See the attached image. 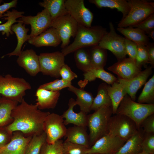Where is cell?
<instances>
[{
  "label": "cell",
  "instance_id": "3957f363",
  "mask_svg": "<svg viewBox=\"0 0 154 154\" xmlns=\"http://www.w3.org/2000/svg\"><path fill=\"white\" fill-rule=\"evenodd\" d=\"M154 113V104L135 102L127 94L121 102L116 114L127 117L135 123L139 129L143 120Z\"/></svg>",
  "mask_w": 154,
  "mask_h": 154
},
{
  "label": "cell",
  "instance_id": "ab89813d",
  "mask_svg": "<svg viewBox=\"0 0 154 154\" xmlns=\"http://www.w3.org/2000/svg\"><path fill=\"white\" fill-rule=\"evenodd\" d=\"M71 85V82H68L62 79H58L42 84L38 88L52 91H57L66 88H68Z\"/></svg>",
  "mask_w": 154,
  "mask_h": 154
},
{
  "label": "cell",
  "instance_id": "db71d44e",
  "mask_svg": "<svg viewBox=\"0 0 154 154\" xmlns=\"http://www.w3.org/2000/svg\"><path fill=\"white\" fill-rule=\"evenodd\" d=\"M1 97V96L0 95V98Z\"/></svg>",
  "mask_w": 154,
  "mask_h": 154
},
{
  "label": "cell",
  "instance_id": "836d02e7",
  "mask_svg": "<svg viewBox=\"0 0 154 154\" xmlns=\"http://www.w3.org/2000/svg\"><path fill=\"white\" fill-rule=\"evenodd\" d=\"M107 85L105 83H102L99 86L97 95L93 100L91 110L95 111L103 106H112V102L106 89Z\"/></svg>",
  "mask_w": 154,
  "mask_h": 154
},
{
  "label": "cell",
  "instance_id": "ba28073f",
  "mask_svg": "<svg viewBox=\"0 0 154 154\" xmlns=\"http://www.w3.org/2000/svg\"><path fill=\"white\" fill-rule=\"evenodd\" d=\"M110 31L102 38L98 46L111 51L119 61L125 58L127 55L125 49V38L117 34L114 25L109 23Z\"/></svg>",
  "mask_w": 154,
  "mask_h": 154
},
{
  "label": "cell",
  "instance_id": "603a6c76",
  "mask_svg": "<svg viewBox=\"0 0 154 154\" xmlns=\"http://www.w3.org/2000/svg\"><path fill=\"white\" fill-rule=\"evenodd\" d=\"M68 90L74 93L77 96L76 100L80 111L87 114L91 111V107L94 99L92 94L82 88H78L72 85Z\"/></svg>",
  "mask_w": 154,
  "mask_h": 154
},
{
  "label": "cell",
  "instance_id": "4316f807",
  "mask_svg": "<svg viewBox=\"0 0 154 154\" xmlns=\"http://www.w3.org/2000/svg\"><path fill=\"white\" fill-rule=\"evenodd\" d=\"M84 85L88 82H92L96 78L101 79L109 85H112L117 81L114 75L105 71L104 68H91L83 74Z\"/></svg>",
  "mask_w": 154,
  "mask_h": 154
},
{
  "label": "cell",
  "instance_id": "52a82bcc",
  "mask_svg": "<svg viewBox=\"0 0 154 154\" xmlns=\"http://www.w3.org/2000/svg\"><path fill=\"white\" fill-rule=\"evenodd\" d=\"M139 130L136 124L130 118L124 115L116 114L110 117L107 134L126 141Z\"/></svg>",
  "mask_w": 154,
  "mask_h": 154
},
{
  "label": "cell",
  "instance_id": "9c48e42d",
  "mask_svg": "<svg viewBox=\"0 0 154 154\" xmlns=\"http://www.w3.org/2000/svg\"><path fill=\"white\" fill-rule=\"evenodd\" d=\"M57 31L60 38V47L63 48L69 45L71 37L74 38L77 30V22L68 13L52 21L49 27Z\"/></svg>",
  "mask_w": 154,
  "mask_h": 154
},
{
  "label": "cell",
  "instance_id": "484cf974",
  "mask_svg": "<svg viewBox=\"0 0 154 154\" xmlns=\"http://www.w3.org/2000/svg\"><path fill=\"white\" fill-rule=\"evenodd\" d=\"M18 103L1 96L0 98V127L11 123L13 119L11 116L13 110Z\"/></svg>",
  "mask_w": 154,
  "mask_h": 154
},
{
  "label": "cell",
  "instance_id": "5b68a950",
  "mask_svg": "<svg viewBox=\"0 0 154 154\" xmlns=\"http://www.w3.org/2000/svg\"><path fill=\"white\" fill-rule=\"evenodd\" d=\"M24 79L13 77L10 74L0 75V95L8 99L21 103L26 91L31 89Z\"/></svg>",
  "mask_w": 154,
  "mask_h": 154
},
{
  "label": "cell",
  "instance_id": "cb8c5ba5",
  "mask_svg": "<svg viewBox=\"0 0 154 154\" xmlns=\"http://www.w3.org/2000/svg\"><path fill=\"white\" fill-rule=\"evenodd\" d=\"M11 30L16 35L17 45L13 52L7 54L5 56L8 55L9 57L12 56H19L22 51L21 48L23 44L31 38L30 35L27 34L29 29L25 27V25L19 21L17 23L12 25Z\"/></svg>",
  "mask_w": 154,
  "mask_h": 154
},
{
  "label": "cell",
  "instance_id": "83f0119b",
  "mask_svg": "<svg viewBox=\"0 0 154 154\" xmlns=\"http://www.w3.org/2000/svg\"><path fill=\"white\" fill-rule=\"evenodd\" d=\"M65 1V0H44L38 4L48 11L52 21L68 13Z\"/></svg>",
  "mask_w": 154,
  "mask_h": 154
},
{
  "label": "cell",
  "instance_id": "7a4b0ae2",
  "mask_svg": "<svg viewBox=\"0 0 154 154\" xmlns=\"http://www.w3.org/2000/svg\"><path fill=\"white\" fill-rule=\"evenodd\" d=\"M108 32L106 28L101 26L88 27L78 24L74 41L62 48L61 52L65 56L78 49L98 45L102 38Z\"/></svg>",
  "mask_w": 154,
  "mask_h": 154
},
{
  "label": "cell",
  "instance_id": "d590c367",
  "mask_svg": "<svg viewBox=\"0 0 154 154\" xmlns=\"http://www.w3.org/2000/svg\"><path fill=\"white\" fill-rule=\"evenodd\" d=\"M144 87L139 96L138 103L154 104V75L145 84Z\"/></svg>",
  "mask_w": 154,
  "mask_h": 154
},
{
  "label": "cell",
  "instance_id": "30bf717a",
  "mask_svg": "<svg viewBox=\"0 0 154 154\" xmlns=\"http://www.w3.org/2000/svg\"><path fill=\"white\" fill-rule=\"evenodd\" d=\"M67 129L62 115L55 113H50L43 123V130L46 135V142L54 143L65 136Z\"/></svg>",
  "mask_w": 154,
  "mask_h": 154
},
{
  "label": "cell",
  "instance_id": "d4e9b609",
  "mask_svg": "<svg viewBox=\"0 0 154 154\" xmlns=\"http://www.w3.org/2000/svg\"><path fill=\"white\" fill-rule=\"evenodd\" d=\"M117 30L125 38L135 42L137 45L146 46L149 43V37L141 30L132 27L117 28Z\"/></svg>",
  "mask_w": 154,
  "mask_h": 154
},
{
  "label": "cell",
  "instance_id": "b9f144b4",
  "mask_svg": "<svg viewBox=\"0 0 154 154\" xmlns=\"http://www.w3.org/2000/svg\"><path fill=\"white\" fill-rule=\"evenodd\" d=\"M141 151L151 154L154 153V133H146L141 144Z\"/></svg>",
  "mask_w": 154,
  "mask_h": 154
},
{
  "label": "cell",
  "instance_id": "74e56055",
  "mask_svg": "<svg viewBox=\"0 0 154 154\" xmlns=\"http://www.w3.org/2000/svg\"><path fill=\"white\" fill-rule=\"evenodd\" d=\"M88 148L72 143L67 140L63 143V154H86V152Z\"/></svg>",
  "mask_w": 154,
  "mask_h": 154
},
{
  "label": "cell",
  "instance_id": "e575fe53",
  "mask_svg": "<svg viewBox=\"0 0 154 154\" xmlns=\"http://www.w3.org/2000/svg\"><path fill=\"white\" fill-rule=\"evenodd\" d=\"M74 59L77 68L84 73L91 68L89 50L82 48L75 51Z\"/></svg>",
  "mask_w": 154,
  "mask_h": 154
},
{
  "label": "cell",
  "instance_id": "ffe728a7",
  "mask_svg": "<svg viewBox=\"0 0 154 154\" xmlns=\"http://www.w3.org/2000/svg\"><path fill=\"white\" fill-rule=\"evenodd\" d=\"M60 91H52L38 88L36 92V104L40 110L54 109L60 96Z\"/></svg>",
  "mask_w": 154,
  "mask_h": 154
},
{
  "label": "cell",
  "instance_id": "7dc6e473",
  "mask_svg": "<svg viewBox=\"0 0 154 154\" xmlns=\"http://www.w3.org/2000/svg\"><path fill=\"white\" fill-rule=\"evenodd\" d=\"M12 134L5 127H0V148L5 146L10 141Z\"/></svg>",
  "mask_w": 154,
  "mask_h": 154
},
{
  "label": "cell",
  "instance_id": "f907efd6",
  "mask_svg": "<svg viewBox=\"0 0 154 154\" xmlns=\"http://www.w3.org/2000/svg\"><path fill=\"white\" fill-rule=\"evenodd\" d=\"M148 37L154 40V29L146 33Z\"/></svg>",
  "mask_w": 154,
  "mask_h": 154
},
{
  "label": "cell",
  "instance_id": "681fc988",
  "mask_svg": "<svg viewBox=\"0 0 154 154\" xmlns=\"http://www.w3.org/2000/svg\"><path fill=\"white\" fill-rule=\"evenodd\" d=\"M149 60V63L153 68L154 66V44L149 43L145 46Z\"/></svg>",
  "mask_w": 154,
  "mask_h": 154
},
{
  "label": "cell",
  "instance_id": "f5cc1de1",
  "mask_svg": "<svg viewBox=\"0 0 154 154\" xmlns=\"http://www.w3.org/2000/svg\"><path fill=\"white\" fill-rule=\"evenodd\" d=\"M102 154L98 153H90V154Z\"/></svg>",
  "mask_w": 154,
  "mask_h": 154
},
{
  "label": "cell",
  "instance_id": "f546056e",
  "mask_svg": "<svg viewBox=\"0 0 154 154\" xmlns=\"http://www.w3.org/2000/svg\"><path fill=\"white\" fill-rule=\"evenodd\" d=\"M108 93L112 103V114H116L117 109L127 92L122 85L118 81L114 83L111 86H106Z\"/></svg>",
  "mask_w": 154,
  "mask_h": 154
},
{
  "label": "cell",
  "instance_id": "4fadbf2b",
  "mask_svg": "<svg viewBox=\"0 0 154 154\" xmlns=\"http://www.w3.org/2000/svg\"><path fill=\"white\" fill-rule=\"evenodd\" d=\"M126 141L107 134L97 140L87 150L86 153L114 154Z\"/></svg>",
  "mask_w": 154,
  "mask_h": 154
},
{
  "label": "cell",
  "instance_id": "7c38bea8",
  "mask_svg": "<svg viewBox=\"0 0 154 154\" xmlns=\"http://www.w3.org/2000/svg\"><path fill=\"white\" fill-rule=\"evenodd\" d=\"M65 3L68 13L78 24L88 27H92L93 14L86 7L84 0H66Z\"/></svg>",
  "mask_w": 154,
  "mask_h": 154
},
{
  "label": "cell",
  "instance_id": "8fae6325",
  "mask_svg": "<svg viewBox=\"0 0 154 154\" xmlns=\"http://www.w3.org/2000/svg\"><path fill=\"white\" fill-rule=\"evenodd\" d=\"M38 57L40 72L44 75L56 78L60 77V70L65 64V56L61 52L41 53Z\"/></svg>",
  "mask_w": 154,
  "mask_h": 154
},
{
  "label": "cell",
  "instance_id": "9a60e30c",
  "mask_svg": "<svg viewBox=\"0 0 154 154\" xmlns=\"http://www.w3.org/2000/svg\"><path fill=\"white\" fill-rule=\"evenodd\" d=\"M107 69L116 74L118 78L124 80L133 78L141 71V68L137 65L135 60L129 57L117 61Z\"/></svg>",
  "mask_w": 154,
  "mask_h": 154
},
{
  "label": "cell",
  "instance_id": "d6986e66",
  "mask_svg": "<svg viewBox=\"0 0 154 154\" xmlns=\"http://www.w3.org/2000/svg\"><path fill=\"white\" fill-rule=\"evenodd\" d=\"M28 42L30 44L37 47H56L61 43V39L58 32L52 27H49L38 36L31 38Z\"/></svg>",
  "mask_w": 154,
  "mask_h": 154
},
{
  "label": "cell",
  "instance_id": "277c9868",
  "mask_svg": "<svg viewBox=\"0 0 154 154\" xmlns=\"http://www.w3.org/2000/svg\"><path fill=\"white\" fill-rule=\"evenodd\" d=\"M112 114V107L104 106L88 115L87 126L90 131V146L107 134L108 124Z\"/></svg>",
  "mask_w": 154,
  "mask_h": 154
},
{
  "label": "cell",
  "instance_id": "7402d4cb",
  "mask_svg": "<svg viewBox=\"0 0 154 154\" xmlns=\"http://www.w3.org/2000/svg\"><path fill=\"white\" fill-rule=\"evenodd\" d=\"M64 137L72 143L90 147L89 136L86 127L74 125L70 127L67 129Z\"/></svg>",
  "mask_w": 154,
  "mask_h": 154
},
{
  "label": "cell",
  "instance_id": "ee69618b",
  "mask_svg": "<svg viewBox=\"0 0 154 154\" xmlns=\"http://www.w3.org/2000/svg\"><path fill=\"white\" fill-rule=\"evenodd\" d=\"M59 74L61 79L68 82H71L75 78H77V74L73 72L70 67L65 64L60 69Z\"/></svg>",
  "mask_w": 154,
  "mask_h": 154
},
{
  "label": "cell",
  "instance_id": "60d3db41",
  "mask_svg": "<svg viewBox=\"0 0 154 154\" xmlns=\"http://www.w3.org/2000/svg\"><path fill=\"white\" fill-rule=\"evenodd\" d=\"M135 61L137 65L141 68L143 66H146L147 64L149 63L145 46L137 45Z\"/></svg>",
  "mask_w": 154,
  "mask_h": 154
},
{
  "label": "cell",
  "instance_id": "ac0fdd59",
  "mask_svg": "<svg viewBox=\"0 0 154 154\" xmlns=\"http://www.w3.org/2000/svg\"><path fill=\"white\" fill-rule=\"evenodd\" d=\"M32 137H26L21 132L13 133L10 141L0 148V154H25L27 146Z\"/></svg>",
  "mask_w": 154,
  "mask_h": 154
},
{
  "label": "cell",
  "instance_id": "4dcf8cb0",
  "mask_svg": "<svg viewBox=\"0 0 154 154\" xmlns=\"http://www.w3.org/2000/svg\"><path fill=\"white\" fill-rule=\"evenodd\" d=\"M88 1L99 8L108 7L116 9L122 13L123 15L122 19L127 15L130 9L127 1L125 0H89Z\"/></svg>",
  "mask_w": 154,
  "mask_h": 154
},
{
  "label": "cell",
  "instance_id": "7bdbcfd3",
  "mask_svg": "<svg viewBox=\"0 0 154 154\" xmlns=\"http://www.w3.org/2000/svg\"><path fill=\"white\" fill-rule=\"evenodd\" d=\"M132 27L138 28L144 31L145 34L154 29V13L140 23Z\"/></svg>",
  "mask_w": 154,
  "mask_h": 154
},
{
  "label": "cell",
  "instance_id": "8d00e7d4",
  "mask_svg": "<svg viewBox=\"0 0 154 154\" xmlns=\"http://www.w3.org/2000/svg\"><path fill=\"white\" fill-rule=\"evenodd\" d=\"M46 140V135L44 132L40 135L33 136L27 146L25 154H40Z\"/></svg>",
  "mask_w": 154,
  "mask_h": 154
},
{
  "label": "cell",
  "instance_id": "44dd1931",
  "mask_svg": "<svg viewBox=\"0 0 154 154\" xmlns=\"http://www.w3.org/2000/svg\"><path fill=\"white\" fill-rule=\"evenodd\" d=\"M68 109L63 113L62 116L64 119L65 125L73 124L75 125L86 127L87 126L88 115L86 113L80 111L75 112L73 108L77 105L76 100L73 98L70 99L68 103Z\"/></svg>",
  "mask_w": 154,
  "mask_h": 154
},
{
  "label": "cell",
  "instance_id": "2e32d148",
  "mask_svg": "<svg viewBox=\"0 0 154 154\" xmlns=\"http://www.w3.org/2000/svg\"><path fill=\"white\" fill-rule=\"evenodd\" d=\"M152 66L147 67L141 71L136 76L129 80L118 78V82L121 84L125 89L127 94L135 101L138 90L145 84L148 77L152 73Z\"/></svg>",
  "mask_w": 154,
  "mask_h": 154
},
{
  "label": "cell",
  "instance_id": "f1b7e54d",
  "mask_svg": "<svg viewBox=\"0 0 154 154\" xmlns=\"http://www.w3.org/2000/svg\"><path fill=\"white\" fill-rule=\"evenodd\" d=\"M143 136L142 132L139 130L114 154H136L141 152V144Z\"/></svg>",
  "mask_w": 154,
  "mask_h": 154
},
{
  "label": "cell",
  "instance_id": "c3c4849f",
  "mask_svg": "<svg viewBox=\"0 0 154 154\" xmlns=\"http://www.w3.org/2000/svg\"><path fill=\"white\" fill-rule=\"evenodd\" d=\"M2 1L0 0V5ZM17 3V0H13L7 3H4L3 4L0 5V18L3 17V14L10 9L16 7Z\"/></svg>",
  "mask_w": 154,
  "mask_h": 154
},
{
  "label": "cell",
  "instance_id": "f35d334b",
  "mask_svg": "<svg viewBox=\"0 0 154 154\" xmlns=\"http://www.w3.org/2000/svg\"><path fill=\"white\" fill-rule=\"evenodd\" d=\"M63 142L61 139L52 144L46 142L42 146L40 154H63Z\"/></svg>",
  "mask_w": 154,
  "mask_h": 154
},
{
  "label": "cell",
  "instance_id": "8992f818",
  "mask_svg": "<svg viewBox=\"0 0 154 154\" xmlns=\"http://www.w3.org/2000/svg\"><path fill=\"white\" fill-rule=\"evenodd\" d=\"M127 1L130 10L127 15L118 24V27H133L154 13V2L145 0Z\"/></svg>",
  "mask_w": 154,
  "mask_h": 154
},
{
  "label": "cell",
  "instance_id": "1f68e13d",
  "mask_svg": "<svg viewBox=\"0 0 154 154\" xmlns=\"http://www.w3.org/2000/svg\"><path fill=\"white\" fill-rule=\"evenodd\" d=\"M89 51L91 68H104L107 60L106 50L97 45L92 47Z\"/></svg>",
  "mask_w": 154,
  "mask_h": 154
},
{
  "label": "cell",
  "instance_id": "5bb4252c",
  "mask_svg": "<svg viewBox=\"0 0 154 154\" xmlns=\"http://www.w3.org/2000/svg\"><path fill=\"white\" fill-rule=\"evenodd\" d=\"M18 20L25 25H30L31 38L38 36L49 28L52 21L50 14L45 9L35 16L23 15Z\"/></svg>",
  "mask_w": 154,
  "mask_h": 154
},
{
  "label": "cell",
  "instance_id": "816d5d0a",
  "mask_svg": "<svg viewBox=\"0 0 154 154\" xmlns=\"http://www.w3.org/2000/svg\"><path fill=\"white\" fill-rule=\"evenodd\" d=\"M136 154H151L142 151L137 153Z\"/></svg>",
  "mask_w": 154,
  "mask_h": 154
},
{
  "label": "cell",
  "instance_id": "d6a6232c",
  "mask_svg": "<svg viewBox=\"0 0 154 154\" xmlns=\"http://www.w3.org/2000/svg\"><path fill=\"white\" fill-rule=\"evenodd\" d=\"M24 13L23 11H19L15 9H13L11 11H8L6 13H4L2 19L7 21L0 25V31H2V34H6L7 37H9L10 34H13L14 33L11 30V26L14 23L19 22L17 19L23 17Z\"/></svg>",
  "mask_w": 154,
  "mask_h": 154
},
{
  "label": "cell",
  "instance_id": "bcb514c9",
  "mask_svg": "<svg viewBox=\"0 0 154 154\" xmlns=\"http://www.w3.org/2000/svg\"><path fill=\"white\" fill-rule=\"evenodd\" d=\"M144 131L146 133H154V114H152L146 117L142 122Z\"/></svg>",
  "mask_w": 154,
  "mask_h": 154
},
{
  "label": "cell",
  "instance_id": "e0dca14e",
  "mask_svg": "<svg viewBox=\"0 0 154 154\" xmlns=\"http://www.w3.org/2000/svg\"><path fill=\"white\" fill-rule=\"evenodd\" d=\"M17 62L31 76H35L40 72L38 55L32 49L22 51Z\"/></svg>",
  "mask_w": 154,
  "mask_h": 154
},
{
  "label": "cell",
  "instance_id": "6da1fadb",
  "mask_svg": "<svg viewBox=\"0 0 154 154\" xmlns=\"http://www.w3.org/2000/svg\"><path fill=\"white\" fill-rule=\"evenodd\" d=\"M50 113L41 111L36 104H29L23 99L12 111L13 121L5 127L12 133L19 131L26 137L39 135L43 132V123Z\"/></svg>",
  "mask_w": 154,
  "mask_h": 154
},
{
  "label": "cell",
  "instance_id": "f6af8a7d",
  "mask_svg": "<svg viewBox=\"0 0 154 154\" xmlns=\"http://www.w3.org/2000/svg\"><path fill=\"white\" fill-rule=\"evenodd\" d=\"M137 45L125 38V49L129 57L135 60L137 51Z\"/></svg>",
  "mask_w": 154,
  "mask_h": 154
}]
</instances>
